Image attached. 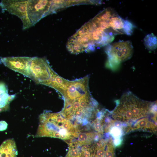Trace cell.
<instances>
[{"label": "cell", "mask_w": 157, "mask_h": 157, "mask_svg": "<svg viewBox=\"0 0 157 157\" xmlns=\"http://www.w3.org/2000/svg\"><path fill=\"white\" fill-rule=\"evenodd\" d=\"M17 151L15 142L13 139L4 141L0 146V157H16Z\"/></svg>", "instance_id": "cell-10"}, {"label": "cell", "mask_w": 157, "mask_h": 157, "mask_svg": "<svg viewBox=\"0 0 157 157\" xmlns=\"http://www.w3.org/2000/svg\"><path fill=\"white\" fill-rule=\"evenodd\" d=\"M100 120V118H97L94 122V127L95 130L99 134H102L103 132V123L102 119Z\"/></svg>", "instance_id": "cell-17"}, {"label": "cell", "mask_w": 157, "mask_h": 157, "mask_svg": "<svg viewBox=\"0 0 157 157\" xmlns=\"http://www.w3.org/2000/svg\"><path fill=\"white\" fill-rule=\"evenodd\" d=\"M7 124L5 121H0V131L5 130L7 127Z\"/></svg>", "instance_id": "cell-18"}, {"label": "cell", "mask_w": 157, "mask_h": 157, "mask_svg": "<svg viewBox=\"0 0 157 157\" xmlns=\"http://www.w3.org/2000/svg\"><path fill=\"white\" fill-rule=\"evenodd\" d=\"M144 42L145 47L149 50H154L157 48V37L153 33L147 35L144 37Z\"/></svg>", "instance_id": "cell-13"}, {"label": "cell", "mask_w": 157, "mask_h": 157, "mask_svg": "<svg viewBox=\"0 0 157 157\" xmlns=\"http://www.w3.org/2000/svg\"><path fill=\"white\" fill-rule=\"evenodd\" d=\"M15 97V95L8 94L6 85L3 82H0V112L8 110L10 102Z\"/></svg>", "instance_id": "cell-9"}, {"label": "cell", "mask_w": 157, "mask_h": 157, "mask_svg": "<svg viewBox=\"0 0 157 157\" xmlns=\"http://www.w3.org/2000/svg\"><path fill=\"white\" fill-rule=\"evenodd\" d=\"M140 129L155 132L156 127L155 124L149 121L147 118H143L137 121L133 127L128 129L127 132Z\"/></svg>", "instance_id": "cell-12"}, {"label": "cell", "mask_w": 157, "mask_h": 157, "mask_svg": "<svg viewBox=\"0 0 157 157\" xmlns=\"http://www.w3.org/2000/svg\"><path fill=\"white\" fill-rule=\"evenodd\" d=\"M64 102L61 112L69 120L81 122L90 119L97 113L98 104L92 97L89 88L78 90Z\"/></svg>", "instance_id": "cell-2"}, {"label": "cell", "mask_w": 157, "mask_h": 157, "mask_svg": "<svg viewBox=\"0 0 157 157\" xmlns=\"http://www.w3.org/2000/svg\"><path fill=\"white\" fill-rule=\"evenodd\" d=\"M109 130L110 134L114 139L121 138L123 132L122 130L120 127L115 126L112 127V128H110Z\"/></svg>", "instance_id": "cell-16"}, {"label": "cell", "mask_w": 157, "mask_h": 157, "mask_svg": "<svg viewBox=\"0 0 157 157\" xmlns=\"http://www.w3.org/2000/svg\"><path fill=\"white\" fill-rule=\"evenodd\" d=\"M68 151L65 157H81V150L76 142H70Z\"/></svg>", "instance_id": "cell-14"}, {"label": "cell", "mask_w": 157, "mask_h": 157, "mask_svg": "<svg viewBox=\"0 0 157 157\" xmlns=\"http://www.w3.org/2000/svg\"><path fill=\"white\" fill-rule=\"evenodd\" d=\"M100 134L91 132H81L79 131L76 135L75 137L77 138L76 141L80 145H88L91 144L95 138L99 136Z\"/></svg>", "instance_id": "cell-11"}, {"label": "cell", "mask_w": 157, "mask_h": 157, "mask_svg": "<svg viewBox=\"0 0 157 157\" xmlns=\"http://www.w3.org/2000/svg\"><path fill=\"white\" fill-rule=\"evenodd\" d=\"M39 121L36 137H50L69 141L79 131L77 126L61 112L44 111L39 116Z\"/></svg>", "instance_id": "cell-1"}, {"label": "cell", "mask_w": 157, "mask_h": 157, "mask_svg": "<svg viewBox=\"0 0 157 157\" xmlns=\"http://www.w3.org/2000/svg\"><path fill=\"white\" fill-rule=\"evenodd\" d=\"M124 25L123 31L124 34L128 35H131L135 28V26L132 23L127 20H124Z\"/></svg>", "instance_id": "cell-15"}, {"label": "cell", "mask_w": 157, "mask_h": 157, "mask_svg": "<svg viewBox=\"0 0 157 157\" xmlns=\"http://www.w3.org/2000/svg\"><path fill=\"white\" fill-rule=\"evenodd\" d=\"M56 12L53 0H28L27 14L33 26L42 18Z\"/></svg>", "instance_id": "cell-6"}, {"label": "cell", "mask_w": 157, "mask_h": 157, "mask_svg": "<svg viewBox=\"0 0 157 157\" xmlns=\"http://www.w3.org/2000/svg\"><path fill=\"white\" fill-rule=\"evenodd\" d=\"M28 2V0H2L0 6L3 12L7 11L19 18L22 22V28L25 30L33 26L27 14Z\"/></svg>", "instance_id": "cell-7"}, {"label": "cell", "mask_w": 157, "mask_h": 157, "mask_svg": "<svg viewBox=\"0 0 157 157\" xmlns=\"http://www.w3.org/2000/svg\"><path fill=\"white\" fill-rule=\"evenodd\" d=\"M105 51L108 56L107 66L114 67L131 58L133 47L129 41H120L108 44Z\"/></svg>", "instance_id": "cell-5"}, {"label": "cell", "mask_w": 157, "mask_h": 157, "mask_svg": "<svg viewBox=\"0 0 157 157\" xmlns=\"http://www.w3.org/2000/svg\"><path fill=\"white\" fill-rule=\"evenodd\" d=\"M112 112L113 117L118 121L128 122L145 117L151 112L153 104L142 100L131 92L124 93Z\"/></svg>", "instance_id": "cell-3"}, {"label": "cell", "mask_w": 157, "mask_h": 157, "mask_svg": "<svg viewBox=\"0 0 157 157\" xmlns=\"http://www.w3.org/2000/svg\"><path fill=\"white\" fill-rule=\"evenodd\" d=\"M31 58L27 56L0 57V63L26 76Z\"/></svg>", "instance_id": "cell-8"}, {"label": "cell", "mask_w": 157, "mask_h": 157, "mask_svg": "<svg viewBox=\"0 0 157 157\" xmlns=\"http://www.w3.org/2000/svg\"><path fill=\"white\" fill-rule=\"evenodd\" d=\"M55 73L45 58L33 57L27 77L37 83L48 86Z\"/></svg>", "instance_id": "cell-4"}]
</instances>
